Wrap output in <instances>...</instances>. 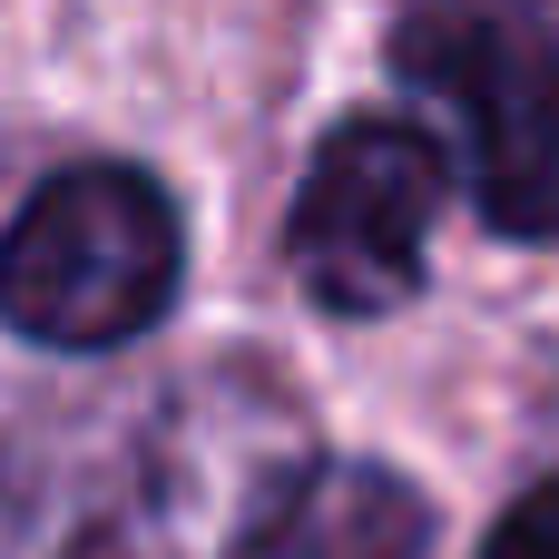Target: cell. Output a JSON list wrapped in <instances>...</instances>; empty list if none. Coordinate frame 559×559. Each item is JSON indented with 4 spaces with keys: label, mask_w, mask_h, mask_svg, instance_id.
<instances>
[{
    "label": "cell",
    "mask_w": 559,
    "mask_h": 559,
    "mask_svg": "<svg viewBox=\"0 0 559 559\" xmlns=\"http://www.w3.org/2000/svg\"><path fill=\"white\" fill-rule=\"evenodd\" d=\"M314 462L324 452L285 383L197 373L118 452L108 491L88 501L59 559H255Z\"/></svg>",
    "instance_id": "cell-1"
},
{
    "label": "cell",
    "mask_w": 559,
    "mask_h": 559,
    "mask_svg": "<svg viewBox=\"0 0 559 559\" xmlns=\"http://www.w3.org/2000/svg\"><path fill=\"white\" fill-rule=\"evenodd\" d=\"M0 295L29 344H59V354L128 344L177 295V206L138 167H108V157L59 167L29 187L10 226Z\"/></svg>",
    "instance_id": "cell-2"
},
{
    "label": "cell",
    "mask_w": 559,
    "mask_h": 559,
    "mask_svg": "<svg viewBox=\"0 0 559 559\" xmlns=\"http://www.w3.org/2000/svg\"><path fill=\"white\" fill-rule=\"evenodd\" d=\"M393 69L432 88L472 138V197L501 236H559V39L511 0H423L393 29Z\"/></svg>",
    "instance_id": "cell-3"
},
{
    "label": "cell",
    "mask_w": 559,
    "mask_h": 559,
    "mask_svg": "<svg viewBox=\"0 0 559 559\" xmlns=\"http://www.w3.org/2000/svg\"><path fill=\"white\" fill-rule=\"evenodd\" d=\"M442 206H452V157L413 118H344L295 187V226H285L295 285L344 324L393 314L423 285V246Z\"/></svg>",
    "instance_id": "cell-4"
},
{
    "label": "cell",
    "mask_w": 559,
    "mask_h": 559,
    "mask_svg": "<svg viewBox=\"0 0 559 559\" xmlns=\"http://www.w3.org/2000/svg\"><path fill=\"white\" fill-rule=\"evenodd\" d=\"M432 501L383 462H314L255 559H423Z\"/></svg>",
    "instance_id": "cell-5"
},
{
    "label": "cell",
    "mask_w": 559,
    "mask_h": 559,
    "mask_svg": "<svg viewBox=\"0 0 559 559\" xmlns=\"http://www.w3.org/2000/svg\"><path fill=\"white\" fill-rule=\"evenodd\" d=\"M481 559H559V481L521 491V501L501 511V531H491V550H481Z\"/></svg>",
    "instance_id": "cell-6"
},
{
    "label": "cell",
    "mask_w": 559,
    "mask_h": 559,
    "mask_svg": "<svg viewBox=\"0 0 559 559\" xmlns=\"http://www.w3.org/2000/svg\"><path fill=\"white\" fill-rule=\"evenodd\" d=\"M521 10H531V20H540V29L559 39V0H521Z\"/></svg>",
    "instance_id": "cell-7"
}]
</instances>
